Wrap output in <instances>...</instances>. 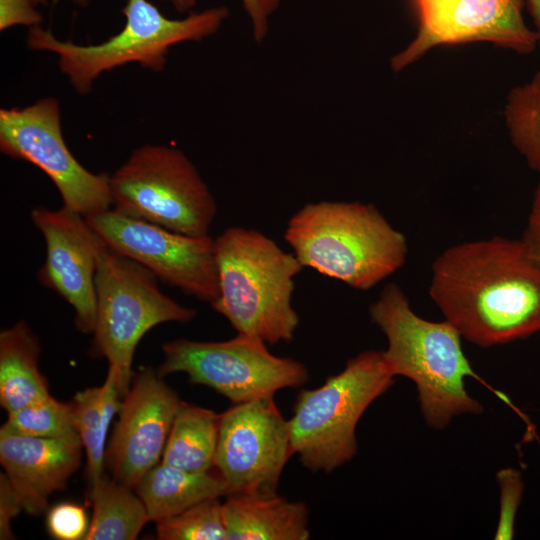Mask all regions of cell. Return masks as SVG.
Returning a JSON list of instances; mask_svg holds the SVG:
<instances>
[{"mask_svg": "<svg viewBox=\"0 0 540 540\" xmlns=\"http://www.w3.org/2000/svg\"><path fill=\"white\" fill-rule=\"evenodd\" d=\"M172 4L179 12L190 11L196 4V0H162ZM245 11L250 17L254 39L260 42L268 31V20L278 8L282 0H241Z\"/></svg>", "mask_w": 540, "mask_h": 540, "instance_id": "obj_28", "label": "cell"}, {"mask_svg": "<svg viewBox=\"0 0 540 540\" xmlns=\"http://www.w3.org/2000/svg\"><path fill=\"white\" fill-rule=\"evenodd\" d=\"M24 509L22 500L6 474H0V539H14L12 520Z\"/></svg>", "mask_w": 540, "mask_h": 540, "instance_id": "obj_30", "label": "cell"}, {"mask_svg": "<svg viewBox=\"0 0 540 540\" xmlns=\"http://www.w3.org/2000/svg\"><path fill=\"white\" fill-rule=\"evenodd\" d=\"M291 455L288 420L273 396L234 404L220 414L214 468L230 493L277 494Z\"/></svg>", "mask_w": 540, "mask_h": 540, "instance_id": "obj_12", "label": "cell"}, {"mask_svg": "<svg viewBox=\"0 0 540 540\" xmlns=\"http://www.w3.org/2000/svg\"><path fill=\"white\" fill-rule=\"evenodd\" d=\"M525 5L527 6L528 11L532 17V21L535 26L534 30L538 35L540 46V0H525Z\"/></svg>", "mask_w": 540, "mask_h": 540, "instance_id": "obj_32", "label": "cell"}, {"mask_svg": "<svg viewBox=\"0 0 540 540\" xmlns=\"http://www.w3.org/2000/svg\"><path fill=\"white\" fill-rule=\"evenodd\" d=\"M115 253L150 270L158 280L212 304L219 296L215 238L190 236L109 209L85 217Z\"/></svg>", "mask_w": 540, "mask_h": 540, "instance_id": "obj_11", "label": "cell"}, {"mask_svg": "<svg viewBox=\"0 0 540 540\" xmlns=\"http://www.w3.org/2000/svg\"><path fill=\"white\" fill-rule=\"evenodd\" d=\"M83 450L78 434L40 438L0 429L1 466L31 515L44 512L50 495L66 487Z\"/></svg>", "mask_w": 540, "mask_h": 540, "instance_id": "obj_16", "label": "cell"}, {"mask_svg": "<svg viewBox=\"0 0 540 540\" xmlns=\"http://www.w3.org/2000/svg\"><path fill=\"white\" fill-rule=\"evenodd\" d=\"M46 527L54 539L84 540L89 528L85 508L71 502L58 503L48 511Z\"/></svg>", "mask_w": 540, "mask_h": 540, "instance_id": "obj_26", "label": "cell"}, {"mask_svg": "<svg viewBox=\"0 0 540 540\" xmlns=\"http://www.w3.org/2000/svg\"><path fill=\"white\" fill-rule=\"evenodd\" d=\"M156 535L161 540H227L222 503L207 499L159 521Z\"/></svg>", "mask_w": 540, "mask_h": 540, "instance_id": "obj_25", "label": "cell"}, {"mask_svg": "<svg viewBox=\"0 0 540 540\" xmlns=\"http://www.w3.org/2000/svg\"><path fill=\"white\" fill-rule=\"evenodd\" d=\"M0 150L41 169L56 186L63 206L84 217L111 209L110 175L88 171L69 150L54 98L0 110Z\"/></svg>", "mask_w": 540, "mask_h": 540, "instance_id": "obj_10", "label": "cell"}, {"mask_svg": "<svg viewBox=\"0 0 540 540\" xmlns=\"http://www.w3.org/2000/svg\"><path fill=\"white\" fill-rule=\"evenodd\" d=\"M419 16L415 38L391 58L400 71L439 45L485 41L520 54L539 46L523 17L525 0H414Z\"/></svg>", "mask_w": 540, "mask_h": 540, "instance_id": "obj_13", "label": "cell"}, {"mask_svg": "<svg viewBox=\"0 0 540 540\" xmlns=\"http://www.w3.org/2000/svg\"><path fill=\"white\" fill-rule=\"evenodd\" d=\"M369 314L387 338L388 347L382 351L387 367L394 376L416 384L420 409L429 426L443 429L454 416L483 411L465 389V378L476 374L453 324L418 316L395 283L383 288Z\"/></svg>", "mask_w": 540, "mask_h": 540, "instance_id": "obj_2", "label": "cell"}, {"mask_svg": "<svg viewBox=\"0 0 540 540\" xmlns=\"http://www.w3.org/2000/svg\"><path fill=\"white\" fill-rule=\"evenodd\" d=\"M220 414L182 402L172 423L161 463L188 472L214 468Z\"/></svg>", "mask_w": 540, "mask_h": 540, "instance_id": "obj_21", "label": "cell"}, {"mask_svg": "<svg viewBox=\"0 0 540 540\" xmlns=\"http://www.w3.org/2000/svg\"><path fill=\"white\" fill-rule=\"evenodd\" d=\"M40 344L28 324L19 321L0 333V404L7 412L50 395L39 370Z\"/></svg>", "mask_w": 540, "mask_h": 540, "instance_id": "obj_19", "label": "cell"}, {"mask_svg": "<svg viewBox=\"0 0 540 540\" xmlns=\"http://www.w3.org/2000/svg\"><path fill=\"white\" fill-rule=\"evenodd\" d=\"M227 540H307L309 508L273 495L230 493L222 503Z\"/></svg>", "mask_w": 540, "mask_h": 540, "instance_id": "obj_17", "label": "cell"}, {"mask_svg": "<svg viewBox=\"0 0 540 540\" xmlns=\"http://www.w3.org/2000/svg\"><path fill=\"white\" fill-rule=\"evenodd\" d=\"M30 216L46 245L39 282L72 306L79 331L92 333L97 315L95 276L105 242L84 216L64 206L35 207Z\"/></svg>", "mask_w": 540, "mask_h": 540, "instance_id": "obj_15", "label": "cell"}, {"mask_svg": "<svg viewBox=\"0 0 540 540\" xmlns=\"http://www.w3.org/2000/svg\"><path fill=\"white\" fill-rule=\"evenodd\" d=\"M284 239L303 267L368 290L405 263L406 237L372 204L307 203L286 225Z\"/></svg>", "mask_w": 540, "mask_h": 540, "instance_id": "obj_3", "label": "cell"}, {"mask_svg": "<svg viewBox=\"0 0 540 540\" xmlns=\"http://www.w3.org/2000/svg\"><path fill=\"white\" fill-rule=\"evenodd\" d=\"M219 296L210 304L240 334L266 344L289 342L299 325L292 306L295 277L304 268L260 231L239 226L215 238Z\"/></svg>", "mask_w": 540, "mask_h": 540, "instance_id": "obj_4", "label": "cell"}, {"mask_svg": "<svg viewBox=\"0 0 540 540\" xmlns=\"http://www.w3.org/2000/svg\"><path fill=\"white\" fill-rule=\"evenodd\" d=\"M41 14L32 0H0V30L16 25L30 27L40 25Z\"/></svg>", "mask_w": 540, "mask_h": 540, "instance_id": "obj_29", "label": "cell"}, {"mask_svg": "<svg viewBox=\"0 0 540 540\" xmlns=\"http://www.w3.org/2000/svg\"><path fill=\"white\" fill-rule=\"evenodd\" d=\"M162 351V377L183 372L191 383L208 386L233 404L273 396L309 380L303 363L273 355L264 341L246 334L226 341L176 339L164 343Z\"/></svg>", "mask_w": 540, "mask_h": 540, "instance_id": "obj_9", "label": "cell"}, {"mask_svg": "<svg viewBox=\"0 0 540 540\" xmlns=\"http://www.w3.org/2000/svg\"><path fill=\"white\" fill-rule=\"evenodd\" d=\"M382 351L368 350L320 387L301 390L288 420L293 454L312 472L329 473L357 453L356 426L368 406L394 383Z\"/></svg>", "mask_w": 540, "mask_h": 540, "instance_id": "obj_6", "label": "cell"}, {"mask_svg": "<svg viewBox=\"0 0 540 540\" xmlns=\"http://www.w3.org/2000/svg\"><path fill=\"white\" fill-rule=\"evenodd\" d=\"M133 488L112 477L89 489L93 514L84 540H134L150 521L146 507Z\"/></svg>", "mask_w": 540, "mask_h": 540, "instance_id": "obj_22", "label": "cell"}, {"mask_svg": "<svg viewBox=\"0 0 540 540\" xmlns=\"http://www.w3.org/2000/svg\"><path fill=\"white\" fill-rule=\"evenodd\" d=\"M429 294L478 346L540 332V265L521 239L494 236L449 247L432 265Z\"/></svg>", "mask_w": 540, "mask_h": 540, "instance_id": "obj_1", "label": "cell"}, {"mask_svg": "<svg viewBox=\"0 0 540 540\" xmlns=\"http://www.w3.org/2000/svg\"><path fill=\"white\" fill-rule=\"evenodd\" d=\"M530 256L540 265V182L538 183L521 238Z\"/></svg>", "mask_w": 540, "mask_h": 540, "instance_id": "obj_31", "label": "cell"}, {"mask_svg": "<svg viewBox=\"0 0 540 540\" xmlns=\"http://www.w3.org/2000/svg\"><path fill=\"white\" fill-rule=\"evenodd\" d=\"M7 413L1 429L17 435L59 438L77 434L71 404L51 395Z\"/></svg>", "mask_w": 540, "mask_h": 540, "instance_id": "obj_24", "label": "cell"}, {"mask_svg": "<svg viewBox=\"0 0 540 540\" xmlns=\"http://www.w3.org/2000/svg\"><path fill=\"white\" fill-rule=\"evenodd\" d=\"M134 490L143 501L150 521L156 523L201 501L230 494L227 483L216 470L188 472L163 463L149 470Z\"/></svg>", "mask_w": 540, "mask_h": 540, "instance_id": "obj_18", "label": "cell"}, {"mask_svg": "<svg viewBox=\"0 0 540 540\" xmlns=\"http://www.w3.org/2000/svg\"><path fill=\"white\" fill-rule=\"evenodd\" d=\"M122 13L124 27L105 42L79 45L61 41L37 25L29 28L27 46L55 53L62 73L77 93L85 95L102 73L127 63L136 62L155 72L163 70L171 46L214 34L229 10L219 6L190 13L183 19H170L149 0H127Z\"/></svg>", "mask_w": 540, "mask_h": 540, "instance_id": "obj_5", "label": "cell"}, {"mask_svg": "<svg viewBox=\"0 0 540 540\" xmlns=\"http://www.w3.org/2000/svg\"><path fill=\"white\" fill-rule=\"evenodd\" d=\"M504 119L512 145L540 173V69L508 93Z\"/></svg>", "mask_w": 540, "mask_h": 540, "instance_id": "obj_23", "label": "cell"}, {"mask_svg": "<svg viewBox=\"0 0 540 540\" xmlns=\"http://www.w3.org/2000/svg\"><path fill=\"white\" fill-rule=\"evenodd\" d=\"M151 367L133 376L106 447L111 477L133 489L159 463L183 401Z\"/></svg>", "mask_w": 540, "mask_h": 540, "instance_id": "obj_14", "label": "cell"}, {"mask_svg": "<svg viewBox=\"0 0 540 540\" xmlns=\"http://www.w3.org/2000/svg\"><path fill=\"white\" fill-rule=\"evenodd\" d=\"M76 5L85 7L89 4V0H72ZM32 2L37 6L39 4H45L46 0H32Z\"/></svg>", "mask_w": 540, "mask_h": 540, "instance_id": "obj_33", "label": "cell"}, {"mask_svg": "<svg viewBox=\"0 0 540 540\" xmlns=\"http://www.w3.org/2000/svg\"><path fill=\"white\" fill-rule=\"evenodd\" d=\"M157 280L146 267L107 245L99 254L91 351L117 371L122 397L131 385L134 353L143 336L159 324L186 323L197 315L195 309L165 295Z\"/></svg>", "mask_w": 540, "mask_h": 540, "instance_id": "obj_7", "label": "cell"}, {"mask_svg": "<svg viewBox=\"0 0 540 540\" xmlns=\"http://www.w3.org/2000/svg\"><path fill=\"white\" fill-rule=\"evenodd\" d=\"M121 399L118 373L108 366L101 386L77 392L70 402L74 426L86 455L89 489L105 475L107 434Z\"/></svg>", "mask_w": 540, "mask_h": 540, "instance_id": "obj_20", "label": "cell"}, {"mask_svg": "<svg viewBox=\"0 0 540 540\" xmlns=\"http://www.w3.org/2000/svg\"><path fill=\"white\" fill-rule=\"evenodd\" d=\"M113 209L171 231L207 235L216 213L214 196L179 149L144 145L110 175Z\"/></svg>", "mask_w": 540, "mask_h": 540, "instance_id": "obj_8", "label": "cell"}, {"mask_svg": "<svg viewBox=\"0 0 540 540\" xmlns=\"http://www.w3.org/2000/svg\"><path fill=\"white\" fill-rule=\"evenodd\" d=\"M497 480L501 490V507L495 538L511 539L513 536L514 517L520 503L523 483L520 473L510 468L499 471Z\"/></svg>", "mask_w": 540, "mask_h": 540, "instance_id": "obj_27", "label": "cell"}]
</instances>
